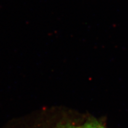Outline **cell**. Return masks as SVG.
Wrapping results in <instances>:
<instances>
[{
	"label": "cell",
	"mask_w": 128,
	"mask_h": 128,
	"mask_svg": "<svg viewBox=\"0 0 128 128\" xmlns=\"http://www.w3.org/2000/svg\"><path fill=\"white\" fill-rule=\"evenodd\" d=\"M31 114L33 119L36 122V124L42 128H106L103 125L95 121L88 122L86 124L80 126H76L74 124H69V123L60 122L56 124L54 126H52L42 120L38 116V115L36 114L35 112H33V113H31Z\"/></svg>",
	"instance_id": "1"
},
{
	"label": "cell",
	"mask_w": 128,
	"mask_h": 128,
	"mask_svg": "<svg viewBox=\"0 0 128 128\" xmlns=\"http://www.w3.org/2000/svg\"><path fill=\"white\" fill-rule=\"evenodd\" d=\"M1 128H41L36 124L30 114L20 117L9 122Z\"/></svg>",
	"instance_id": "2"
}]
</instances>
